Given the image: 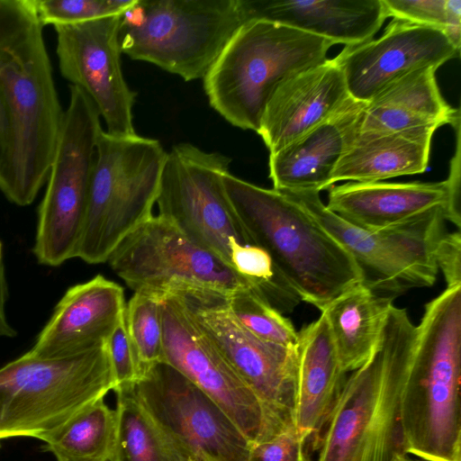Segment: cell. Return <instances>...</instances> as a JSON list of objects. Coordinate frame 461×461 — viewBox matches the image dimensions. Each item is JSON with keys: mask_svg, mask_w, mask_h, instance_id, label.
Returning a JSON list of instances; mask_svg holds the SVG:
<instances>
[{"mask_svg": "<svg viewBox=\"0 0 461 461\" xmlns=\"http://www.w3.org/2000/svg\"><path fill=\"white\" fill-rule=\"evenodd\" d=\"M222 182L249 240L269 255L301 301L322 312L363 283L362 272L349 253L290 197L230 172Z\"/></svg>", "mask_w": 461, "mask_h": 461, "instance_id": "obj_1", "label": "cell"}, {"mask_svg": "<svg viewBox=\"0 0 461 461\" xmlns=\"http://www.w3.org/2000/svg\"><path fill=\"white\" fill-rule=\"evenodd\" d=\"M461 285L425 304L401 399L404 454L461 461Z\"/></svg>", "mask_w": 461, "mask_h": 461, "instance_id": "obj_2", "label": "cell"}, {"mask_svg": "<svg viewBox=\"0 0 461 461\" xmlns=\"http://www.w3.org/2000/svg\"><path fill=\"white\" fill-rule=\"evenodd\" d=\"M335 43L276 23H243L203 78L210 105L231 125L258 132L265 108L288 78L321 64Z\"/></svg>", "mask_w": 461, "mask_h": 461, "instance_id": "obj_3", "label": "cell"}, {"mask_svg": "<svg viewBox=\"0 0 461 461\" xmlns=\"http://www.w3.org/2000/svg\"><path fill=\"white\" fill-rule=\"evenodd\" d=\"M0 86L8 108V136L0 163V190L31 204L47 181L64 114L55 88L42 27L0 55Z\"/></svg>", "mask_w": 461, "mask_h": 461, "instance_id": "obj_4", "label": "cell"}, {"mask_svg": "<svg viewBox=\"0 0 461 461\" xmlns=\"http://www.w3.org/2000/svg\"><path fill=\"white\" fill-rule=\"evenodd\" d=\"M114 387L107 341L62 357L28 351L0 368V439L40 438Z\"/></svg>", "mask_w": 461, "mask_h": 461, "instance_id": "obj_5", "label": "cell"}, {"mask_svg": "<svg viewBox=\"0 0 461 461\" xmlns=\"http://www.w3.org/2000/svg\"><path fill=\"white\" fill-rule=\"evenodd\" d=\"M243 0H135L122 14V52L185 81L203 79L246 22Z\"/></svg>", "mask_w": 461, "mask_h": 461, "instance_id": "obj_6", "label": "cell"}, {"mask_svg": "<svg viewBox=\"0 0 461 461\" xmlns=\"http://www.w3.org/2000/svg\"><path fill=\"white\" fill-rule=\"evenodd\" d=\"M167 154L157 140L101 131L76 258L106 262L122 240L153 215Z\"/></svg>", "mask_w": 461, "mask_h": 461, "instance_id": "obj_7", "label": "cell"}, {"mask_svg": "<svg viewBox=\"0 0 461 461\" xmlns=\"http://www.w3.org/2000/svg\"><path fill=\"white\" fill-rule=\"evenodd\" d=\"M297 203L353 258L363 285L395 298L413 288L432 286L438 267L434 251L446 232L443 208L376 231L353 226L327 209L316 191L281 192Z\"/></svg>", "mask_w": 461, "mask_h": 461, "instance_id": "obj_8", "label": "cell"}, {"mask_svg": "<svg viewBox=\"0 0 461 461\" xmlns=\"http://www.w3.org/2000/svg\"><path fill=\"white\" fill-rule=\"evenodd\" d=\"M407 375L404 361L384 358L380 339L345 380L322 430L318 461H390L404 454L401 399Z\"/></svg>", "mask_w": 461, "mask_h": 461, "instance_id": "obj_9", "label": "cell"}, {"mask_svg": "<svg viewBox=\"0 0 461 461\" xmlns=\"http://www.w3.org/2000/svg\"><path fill=\"white\" fill-rule=\"evenodd\" d=\"M99 112L79 87L69 86V103L40 204L33 253L41 264L58 267L76 258L88 202Z\"/></svg>", "mask_w": 461, "mask_h": 461, "instance_id": "obj_10", "label": "cell"}, {"mask_svg": "<svg viewBox=\"0 0 461 461\" xmlns=\"http://www.w3.org/2000/svg\"><path fill=\"white\" fill-rule=\"evenodd\" d=\"M167 294L179 299L197 328L267 412L285 426H295L296 345L268 342L247 330L230 312L229 294L190 286L176 288Z\"/></svg>", "mask_w": 461, "mask_h": 461, "instance_id": "obj_11", "label": "cell"}, {"mask_svg": "<svg viewBox=\"0 0 461 461\" xmlns=\"http://www.w3.org/2000/svg\"><path fill=\"white\" fill-rule=\"evenodd\" d=\"M230 162L227 156L190 143L173 146L167 154L156 203L159 216L231 267V246L253 243L223 185Z\"/></svg>", "mask_w": 461, "mask_h": 461, "instance_id": "obj_12", "label": "cell"}, {"mask_svg": "<svg viewBox=\"0 0 461 461\" xmlns=\"http://www.w3.org/2000/svg\"><path fill=\"white\" fill-rule=\"evenodd\" d=\"M106 262L134 293L159 298L179 287L230 294L252 286L230 266L158 214L124 237Z\"/></svg>", "mask_w": 461, "mask_h": 461, "instance_id": "obj_13", "label": "cell"}, {"mask_svg": "<svg viewBox=\"0 0 461 461\" xmlns=\"http://www.w3.org/2000/svg\"><path fill=\"white\" fill-rule=\"evenodd\" d=\"M131 386L183 461H248L250 443L237 425L169 364L153 365Z\"/></svg>", "mask_w": 461, "mask_h": 461, "instance_id": "obj_14", "label": "cell"}, {"mask_svg": "<svg viewBox=\"0 0 461 461\" xmlns=\"http://www.w3.org/2000/svg\"><path fill=\"white\" fill-rule=\"evenodd\" d=\"M160 300L163 362L172 366L211 397L250 444L292 427L282 424L267 412L197 328L176 296L167 294Z\"/></svg>", "mask_w": 461, "mask_h": 461, "instance_id": "obj_15", "label": "cell"}, {"mask_svg": "<svg viewBox=\"0 0 461 461\" xmlns=\"http://www.w3.org/2000/svg\"><path fill=\"white\" fill-rule=\"evenodd\" d=\"M122 14L54 28L62 77L89 96L108 133L129 136L136 134L132 112L136 93L122 69Z\"/></svg>", "mask_w": 461, "mask_h": 461, "instance_id": "obj_16", "label": "cell"}, {"mask_svg": "<svg viewBox=\"0 0 461 461\" xmlns=\"http://www.w3.org/2000/svg\"><path fill=\"white\" fill-rule=\"evenodd\" d=\"M459 50L439 29L393 19L379 38L345 46L335 58L350 97L366 103L401 77L438 69Z\"/></svg>", "mask_w": 461, "mask_h": 461, "instance_id": "obj_17", "label": "cell"}, {"mask_svg": "<svg viewBox=\"0 0 461 461\" xmlns=\"http://www.w3.org/2000/svg\"><path fill=\"white\" fill-rule=\"evenodd\" d=\"M351 99L338 60L327 59L276 88L258 133L270 154L275 153L327 121Z\"/></svg>", "mask_w": 461, "mask_h": 461, "instance_id": "obj_18", "label": "cell"}, {"mask_svg": "<svg viewBox=\"0 0 461 461\" xmlns=\"http://www.w3.org/2000/svg\"><path fill=\"white\" fill-rule=\"evenodd\" d=\"M126 307L123 288L97 275L69 287L40 332L31 354L62 357L106 342Z\"/></svg>", "mask_w": 461, "mask_h": 461, "instance_id": "obj_19", "label": "cell"}, {"mask_svg": "<svg viewBox=\"0 0 461 461\" xmlns=\"http://www.w3.org/2000/svg\"><path fill=\"white\" fill-rule=\"evenodd\" d=\"M365 104L351 99L327 121L270 154L273 189L319 193L330 189L339 158L359 132Z\"/></svg>", "mask_w": 461, "mask_h": 461, "instance_id": "obj_20", "label": "cell"}, {"mask_svg": "<svg viewBox=\"0 0 461 461\" xmlns=\"http://www.w3.org/2000/svg\"><path fill=\"white\" fill-rule=\"evenodd\" d=\"M447 205L446 181L349 182L329 189L326 207L353 226L376 231L402 224L436 208H443L446 212Z\"/></svg>", "mask_w": 461, "mask_h": 461, "instance_id": "obj_21", "label": "cell"}, {"mask_svg": "<svg viewBox=\"0 0 461 461\" xmlns=\"http://www.w3.org/2000/svg\"><path fill=\"white\" fill-rule=\"evenodd\" d=\"M248 19L266 20L346 46L371 39L387 18L382 0H243Z\"/></svg>", "mask_w": 461, "mask_h": 461, "instance_id": "obj_22", "label": "cell"}, {"mask_svg": "<svg viewBox=\"0 0 461 461\" xmlns=\"http://www.w3.org/2000/svg\"><path fill=\"white\" fill-rule=\"evenodd\" d=\"M297 400L294 425L299 436L318 448L324 426L345 382L325 315L298 331Z\"/></svg>", "mask_w": 461, "mask_h": 461, "instance_id": "obj_23", "label": "cell"}, {"mask_svg": "<svg viewBox=\"0 0 461 461\" xmlns=\"http://www.w3.org/2000/svg\"><path fill=\"white\" fill-rule=\"evenodd\" d=\"M433 127L397 131H359L339 158L331 176L336 182L374 183L428 168Z\"/></svg>", "mask_w": 461, "mask_h": 461, "instance_id": "obj_24", "label": "cell"}, {"mask_svg": "<svg viewBox=\"0 0 461 461\" xmlns=\"http://www.w3.org/2000/svg\"><path fill=\"white\" fill-rule=\"evenodd\" d=\"M435 68L393 81L365 104L359 131H397L451 124L459 115L443 98Z\"/></svg>", "mask_w": 461, "mask_h": 461, "instance_id": "obj_25", "label": "cell"}, {"mask_svg": "<svg viewBox=\"0 0 461 461\" xmlns=\"http://www.w3.org/2000/svg\"><path fill=\"white\" fill-rule=\"evenodd\" d=\"M393 298L379 295L363 284L343 293L322 312L344 374L362 366L379 343Z\"/></svg>", "mask_w": 461, "mask_h": 461, "instance_id": "obj_26", "label": "cell"}, {"mask_svg": "<svg viewBox=\"0 0 461 461\" xmlns=\"http://www.w3.org/2000/svg\"><path fill=\"white\" fill-rule=\"evenodd\" d=\"M115 431V410L103 398L39 439L57 461H112Z\"/></svg>", "mask_w": 461, "mask_h": 461, "instance_id": "obj_27", "label": "cell"}, {"mask_svg": "<svg viewBox=\"0 0 461 461\" xmlns=\"http://www.w3.org/2000/svg\"><path fill=\"white\" fill-rule=\"evenodd\" d=\"M131 385L114 390L116 431L112 461H183L140 404Z\"/></svg>", "mask_w": 461, "mask_h": 461, "instance_id": "obj_28", "label": "cell"}, {"mask_svg": "<svg viewBox=\"0 0 461 461\" xmlns=\"http://www.w3.org/2000/svg\"><path fill=\"white\" fill-rule=\"evenodd\" d=\"M125 322L138 361L140 378L150 366L163 362L160 298L134 293L126 303Z\"/></svg>", "mask_w": 461, "mask_h": 461, "instance_id": "obj_29", "label": "cell"}, {"mask_svg": "<svg viewBox=\"0 0 461 461\" xmlns=\"http://www.w3.org/2000/svg\"><path fill=\"white\" fill-rule=\"evenodd\" d=\"M234 318L256 337L276 344L294 346L298 331L289 319L272 307L252 286L227 295Z\"/></svg>", "mask_w": 461, "mask_h": 461, "instance_id": "obj_30", "label": "cell"}, {"mask_svg": "<svg viewBox=\"0 0 461 461\" xmlns=\"http://www.w3.org/2000/svg\"><path fill=\"white\" fill-rule=\"evenodd\" d=\"M386 16L441 30L460 50V0H382Z\"/></svg>", "mask_w": 461, "mask_h": 461, "instance_id": "obj_31", "label": "cell"}, {"mask_svg": "<svg viewBox=\"0 0 461 461\" xmlns=\"http://www.w3.org/2000/svg\"><path fill=\"white\" fill-rule=\"evenodd\" d=\"M135 0H34L38 20L44 25H72L123 14Z\"/></svg>", "mask_w": 461, "mask_h": 461, "instance_id": "obj_32", "label": "cell"}, {"mask_svg": "<svg viewBox=\"0 0 461 461\" xmlns=\"http://www.w3.org/2000/svg\"><path fill=\"white\" fill-rule=\"evenodd\" d=\"M41 27L34 0H0V55L22 44Z\"/></svg>", "mask_w": 461, "mask_h": 461, "instance_id": "obj_33", "label": "cell"}, {"mask_svg": "<svg viewBox=\"0 0 461 461\" xmlns=\"http://www.w3.org/2000/svg\"><path fill=\"white\" fill-rule=\"evenodd\" d=\"M248 461H309L307 444L295 426L264 440L251 443Z\"/></svg>", "mask_w": 461, "mask_h": 461, "instance_id": "obj_34", "label": "cell"}, {"mask_svg": "<svg viewBox=\"0 0 461 461\" xmlns=\"http://www.w3.org/2000/svg\"><path fill=\"white\" fill-rule=\"evenodd\" d=\"M115 387L131 385L140 378L138 361L125 322V311L107 340Z\"/></svg>", "mask_w": 461, "mask_h": 461, "instance_id": "obj_35", "label": "cell"}, {"mask_svg": "<svg viewBox=\"0 0 461 461\" xmlns=\"http://www.w3.org/2000/svg\"><path fill=\"white\" fill-rule=\"evenodd\" d=\"M434 258L447 283V287L461 285V234L456 230L445 232L438 240Z\"/></svg>", "mask_w": 461, "mask_h": 461, "instance_id": "obj_36", "label": "cell"}, {"mask_svg": "<svg viewBox=\"0 0 461 461\" xmlns=\"http://www.w3.org/2000/svg\"><path fill=\"white\" fill-rule=\"evenodd\" d=\"M456 131V153L450 163V170L445 180L447 187V205L445 212L446 221L452 222L460 230V115L451 123Z\"/></svg>", "mask_w": 461, "mask_h": 461, "instance_id": "obj_37", "label": "cell"}, {"mask_svg": "<svg viewBox=\"0 0 461 461\" xmlns=\"http://www.w3.org/2000/svg\"><path fill=\"white\" fill-rule=\"evenodd\" d=\"M8 296V286L5 278V267L0 263V338H12L16 335L15 330L8 323L5 316V303Z\"/></svg>", "mask_w": 461, "mask_h": 461, "instance_id": "obj_38", "label": "cell"}, {"mask_svg": "<svg viewBox=\"0 0 461 461\" xmlns=\"http://www.w3.org/2000/svg\"><path fill=\"white\" fill-rule=\"evenodd\" d=\"M8 108L4 91L0 86V163L5 154L8 136Z\"/></svg>", "mask_w": 461, "mask_h": 461, "instance_id": "obj_39", "label": "cell"}, {"mask_svg": "<svg viewBox=\"0 0 461 461\" xmlns=\"http://www.w3.org/2000/svg\"><path fill=\"white\" fill-rule=\"evenodd\" d=\"M390 461H426L419 457H411L408 454H399L393 456Z\"/></svg>", "mask_w": 461, "mask_h": 461, "instance_id": "obj_40", "label": "cell"}, {"mask_svg": "<svg viewBox=\"0 0 461 461\" xmlns=\"http://www.w3.org/2000/svg\"><path fill=\"white\" fill-rule=\"evenodd\" d=\"M1 259H2V242L0 241V263H2Z\"/></svg>", "mask_w": 461, "mask_h": 461, "instance_id": "obj_41", "label": "cell"}]
</instances>
